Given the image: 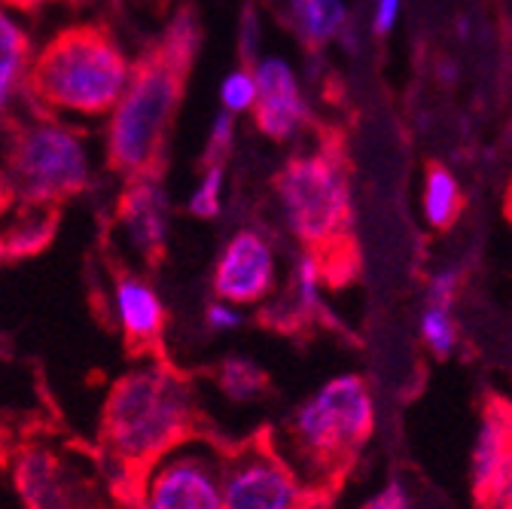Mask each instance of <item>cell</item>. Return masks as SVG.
<instances>
[{"instance_id": "cell-14", "label": "cell", "mask_w": 512, "mask_h": 509, "mask_svg": "<svg viewBox=\"0 0 512 509\" xmlns=\"http://www.w3.org/2000/svg\"><path fill=\"white\" fill-rule=\"evenodd\" d=\"M509 449H512V406L503 400H491L479 418L473 452H470V485L476 497L491 485Z\"/></svg>"}, {"instance_id": "cell-4", "label": "cell", "mask_w": 512, "mask_h": 509, "mask_svg": "<svg viewBox=\"0 0 512 509\" xmlns=\"http://www.w3.org/2000/svg\"><path fill=\"white\" fill-rule=\"evenodd\" d=\"M186 74L156 46L132 68L107 129V162L128 177L159 171L162 150L177 116Z\"/></svg>"}, {"instance_id": "cell-28", "label": "cell", "mask_w": 512, "mask_h": 509, "mask_svg": "<svg viewBox=\"0 0 512 509\" xmlns=\"http://www.w3.org/2000/svg\"><path fill=\"white\" fill-rule=\"evenodd\" d=\"M205 324L211 333H232L244 324V314H241V305H232L226 299H217L208 305L205 311Z\"/></svg>"}, {"instance_id": "cell-31", "label": "cell", "mask_w": 512, "mask_h": 509, "mask_svg": "<svg viewBox=\"0 0 512 509\" xmlns=\"http://www.w3.org/2000/svg\"><path fill=\"white\" fill-rule=\"evenodd\" d=\"M256 49H260V19H256L253 7L244 10L241 16V55L247 61H256L260 55H256Z\"/></svg>"}, {"instance_id": "cell-11", "label": "cell", "mask_w": 512, "mask_h": 509, "mask_svg": "<svg viewBox=\"0 0 512 509\" xmlns=\"http://www.w3.org/2000/svg\"><path fill=\"white\" fill-rule=\"evenodd\" d=\"M116 220L125 241L132 244L144 260L156 263L165 253L168 238V199L162 189L159 171L128 177V186L119 196Z\"/></svg>"}, {"instance_id": "cell-8", "label": "cell", "mask_w": 512, "mask_h": 509, "mask_svg": "<svg viewBox=\"0 0 512 509\" xmlns=\"http://www.w3.org/2000/svg\"><path fill=\"white\" fill-rule=\"evenodd\" d=\"M311 491L278 452L272 436H256L226 452L223 509H299Z\"/></svg>"}, {"instance_id": "cell-16", "label": "cell", "mask_w": 512, "mask_h": 509, "mask_svg": "<svg viewBox=\"0 0 512 509\" xmlns=\"http://www.w3.org/2000/svg\"><path fill=\"white\" fill-rule=\"evenodd\" d=\"M55 220V202H25V214L0 235V260H19L28 253H37L52 238Z\"/></svg>"}, {"instance_id": "cell-18", "label": "cell", "mask_w": 512, "mask_h": 509, "mask_svg": "<svg viewBox=\"0 0 512 509\" xmlns=\"http://www.w3.org/2000/svg\"><path fill=\"white\" fill-rule=\"evenodd\" d=\"M421 205H424V220L433 229H448V226L458 220L461 205H464V199H461V183H458V177L448 171L445 165H430L427 168Z\"/></svg>"}, {"instance_id": "cell-15", "label": "cell", "mask_w": 512, "mask_h": 509, "mask_svg": "<svg viewBox=\"0 0 512 509\" xmlns=\"http://www.w3.org/2000/svg\"><path fill=\"white\" fill-rule=\"evenodd\" d=\"M324 278H327V263L317 257L314 250H302L296 269H293V281H290V296L281 299L275 317L281 321V327H296L302 321H314L324 308Z\"/></svg>"}, {"instance_id": "cell-33", "label": "cell", "mask_w": 512, "mask_h": 509, "mask_svg": "<svg viewBox=\"0 0 512 509\" xmlns=\"http://www.w3.org/2000/svg\"><path fill=\"white\" fill-rule=\"evenodd\" d=\"M296 4H299V0H290V7H296Z\"/></svg>"}, {"instance_id": "cell-27", "label": "cell", "mask_w": 512, "mask_h": 509, "mask_svg": "<svg viewBox=\"0 0 512 509\" xmlns=\"http://www.w3.org/2000/svg\"><path fill=\"white\" fill-rule=\"evenodd\" d=\"M235 144V116L232 113H220L211 125V138H208V150H205V165H223V159L229 156Z\"/></svg>"}, {"instance_id": "cell-21", "label": "cell", "mask_w": 512, "mask_h": 509, "mask_svg": "<svg viewBox=\"0 0 512 509\" xmlns=\"http://www.w3.org/2000/svg\"><path fill=\"white\" fill-rule=\"evenodd\" d=\"M28 61V37L25 31L7 19L0 16V110L7 107L16 83H19V74Z\"/></svg>"}, {"instance_id": "cell-30", "label": "cell", "mask_w": 512, "mask_h": 509, "mask_svg": "<svg viewBox=\"0 0 512 509\" xmlns=\"http://www.w3.org/2000/svg\"><path fill=\"white\" fill-rule=\"evenodd\" d=\"M403 10V0H375V10H372V31L375 34H391L397 19Z\"/></svg>"}, {"instance_id": "cell-19", "label": "cell", "mask_w": 512, "mask_h": 509, "mask_svg": "<svg viewBox=\"0 0 512 509\" xmlns=\"http://www.w3.org/2000/svg\"><path fill=\"white\" fill-rule=\"evenodd\" d=\"M217 385L232 403H253V400L266 397L269 375L250 357H226L217 372Z\"/></svg>"}, {"instance_id": "cell-32", "label": "cell", "mask_w": 512, "mask_h": 509, "mask_svg": "<svg viewBox=\"0 0 512 509\" xmlns=\"http://www.w3.org/2000/svg\"><path fill=\"white\" fill-rule=\"evenodd\" d=\"M299 509H327V497H320V494H311Z\"/></svg>"}, {"instance_id": "cell-1", "label": "cell", "mask_w": 512, "mask_h": 509, "mask_svg": "<svg viewBox=\"0 0 512 509\" xmlns=\"http://www.w3.org/2000/svg\"><path fill=\"white\" fill-rule=\"evenodd\" d=\"M375 430V397L369 381L342 372L314 388L272 433L278 452L311 494L327 497L357 464Z\"/></svg>"}, {"instance_id": "cell-34", "label": "cell", "mask_w": 512, "mask_h": 509, "mask_svg": "<svg viewBox=\"0 0 512 509\" xmlns=\"http://www.w3.org/2000/svg\"><path fill=\"white\" fill-rule=\"evenodd\" d=\"M509 208H512V193H509Z\"/></svg>"}, {"instance_id": "cell-26", "label": "cell", "mask_w": 512, "mask_h": 509, "mask_svg": "<svg viewBox=\"0 0 512 509\" xmlns=\"http://www.w3.org/2000/svg\"><path fill=\"white\" fill-rule=\"evenodd\" d=\"M461 284H464V272L458 266H448V269L433 272L430 281H427V302L455 308V299L461 293Z\"/></svg>"}, {"instance_id": "cell-20", "label": "cell", "mask_w": 512, "mask_h": 509, "mask_svg": "<svg viewBox=\"0 0 512 509\" xmlns=\"http://www.w3.org/2000/svg\"><path fill=\"white\" fill-rule=\"evenodd\" d=\"M202 46V22H199V10L196 7H180L174 13V19L168 22L165 37L159 40V49L180 65L183 71L192 68V61L199 55Z\"/></svg>"}, {"instance_id": "cell-24", "label": "cell", "mask_w": 512, "mask_h": 509, "mask_svg": "<svg viewBox=\"0 0 512 509\" xmlns=\"http://www.w3.org/2000/svg\"><path fill=\"white\" fill-rule=\"evenodd\" d=\"M223 183H226V168L223 165H205L199 186L192 189L189 211L202 220H214L223 211Z\"/></svg>"}, {"instance_id": "cell-6", "label": "cell", "mask_w": 512, "mask_h": 509, "mask_svg": "<svg viewBox=\"0 0 512 509\" xmlns=\"http://www.w3.org/2000/svg\"><path fill=\"white\" fill-rule=\"evenodd\" d=\"M226 452L208 436H186L132 482L138 509H223Z\"/></svg>"}, {"instance_id": "cell-10", "label": "cell", "mask_w": 512, "mask_h": 509, "mask_svg": "<svg viewBox=\"0 0 512 509\" xmlns=\"http://www.w3.org/2000/svg\"><path fill=\"white\" fill-rule=\"evenodd\" d=\"M253 74L260 86V98L253 107L256 129L272 141L296 138L308 122V101L290 61L278 55H260L253 61Z\"/></svg>"}, {"instance_id": "cell-3", "label": "cell", "mask_w": 512, "mask_h": 509, "mask_svg": "<svg viewBox=\"0 0 512 509\" xmlns=\"http://www.w3.org/2000/svg\"><path fill=\"white\" fill-rule=\"evenodd\" d=\"M132 80V65L116 40L98 25L55 34L37 55L28 86L52 110L101 116L113 110Z\"/></svg>"}, {"instance_id": "cell-9", "label": "cell", "mask_w": 512, "mask_h": 509, "mask_svg": "<svg viewBox=\"0 0 512 509\" xmlns=\"http://www.w3.org/2000/svg\"><path fill=\"white\" fill-rule=\"evenodd\" d=\"M278 281V257L272 241L256 229H238L214 266V293L232 305H260Z\"/></svg>"}, {"instance_id": "cell-5", "label": "cell", "mask_w": 512, "mask_h": 509, "mask_svg": "<svg viewBox=\"0 0 512 509\" xmlns=\"http://www.w3.org/2000/svg\"><path fill=\"white\" fill-rule=\"evenodd\" d=\"M275 193L290 235L330 269L351 232V186L339 156L324 150L290 159Z\"/></svg>"}, {"instance_id": "cell-22", "label": "cell", "mask_w": 512, "mask_h": 509, "mask_svg": "<svg viewBox=\"0 0 512 509\" xmlns=\"http://www.w3.org/2000/svg\"><path fill=\"white\" fill-rule=\"evenodd\" d=\"M418 336L427 345L430 354L436 357H452L458 351L461 333H458V321H455V311L448 305H436L427 302L421 317H418Z\"/></svg>"}, {"instance_id": "cell-13", "label": "cell", "mask_w": 512, "mask_h": 509, "mask_svg": "<svg viewBox=\"0 0 512 509\" xmlns=\"http://www.w3.org/2000/svg\"><path fill=\"white\" fill-rule=\"evenodd\" d=\"M113 314L122 327V336L138 345L150 348L162 339L165 330V305L159 293L138 275H119L113 284Z\"/></svg>"}, {"instance_id": "cell-7", "label": "cell", "mask_w": 512, "mask_h": 509, "mask_svg": "<svg viewBox=\"0 0 512 509\" xmlns=\"http://www.w3.org/2000/svg\"><path fill=\"white\" fill-rule=\"evenodd\" d=\"M10 174L25 202H58L86 189L89 159L74 132L52 119H37L19 125L13 135Z\"/></svg>"}, {"instance_id": "cell-2", "label": "cell", "mask_w": 512, "mask_h": 509, "mask_svg": "<svg viewBox=\"0 0 512 509\" xmlns=\"http://www.w3.org/2000/svg\"><path fill=\"white\" fill-rule=\"evenodd\" d=\"M196 430V391L168 363L150 360L128 369L107 394L101 439L110 464L138 479Z\"/></svg>"}, {"instance_id": "cell-25", "label": "cell", "mask_w": 512, "mask_h": 509, "mask_svg": "<svg viewBox=\"0 0 512 509\" xmlns=\"http://www.w3.org/2000/svg\"><path fill=\"white\" fill-rule=\"evenodd\" d=\"M476 500L482 509H512V449H509L506 461L500 464L497 476L491 479V485Z\"/></svg>"}, {"instance_id": "cell-17", "label": "cell", "mask_w": 512, "mask_h": 509, "mask_svg": "<svg viewBox=\"0 0 512 509\" xmlns=\"http://www.w3.org/2000/svg\"><path fill=\"white\" fill-rule=\"evenodd\" d=\"M293 16H296L299 37L311 49L330 43L333 37H342V31L348 28L345 0H299L293 7Z\"/></svg>"}, {"instance_id": "cell-23", "label": "cell", "mask_w": 512, "mask_h": 509, "mask_svg": "<svg viewBox=\"0 0 512 509\" xmlns=\"http://www.w3.org/2000/svg\"><path fill=\"white\" fill-rule=\"evenodd\" d=\"M256 98H260V86H256L253 65H241L226 74V80L220 86V101H223L226 113H232V116L247 113L256 107Z\"/></svg>"}, {"instance_id": "cell-29", "label": "cell", "mask_w": 512, "mask_h": 509, "mask_svg": "<svg viewBox=\"0 0 512 509\" xmlns=\"http://www.w3.org/2000/svg\"><path fill=\"white\" fill-rule=\"evenodd\" d=\"M363 509H412V494L400 479H391L363 503Z\"/></svg>"}, {"instance_id": "cell-12", "label": "cell", "mask_w": 512, "mask_h": 509, "mask_svg": "<svg viewBox=\"0 0 512 509\" xmlns=\"http://www.w3.org/2000/svg\"><path fill=\"white\" fill-rule=\"evenodd\" d=\"M16 482L28 509H83V491L74 470L43 449H31L19 458Z\"/></svg>"}]
</instances>
